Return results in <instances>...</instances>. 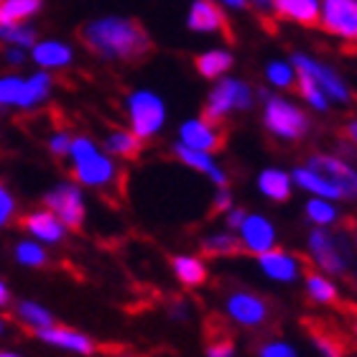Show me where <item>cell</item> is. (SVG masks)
I'll list each match as a JSON object with an SVG mask.
<instances>
[{"mask_svg": "<svg viewBox=\"0 0 357 357\" xmlns=\"http://www.w3.org/2000/svg\"><path fill=\"white\" fill-rule=\"evenodd\" d=\"M23 89V77L3 75L0 77V107H18Z\"/></svg>", "mask_w": 357, "mask_h": 357, "instance_id": "obj_35", "label": "cell"}, {"mask_svg": "<svg viewBox=\"0 0 357 357\" xmlns=\"http://www.w3.org/2000/svg\"><path fill=\"white\" fill-rule=\"evenodd\" d=\"M69 146H72V135H69L67 130H56V133L49 138V151H52V156H56V158H67Z\"/></svg>", "mask_w": 357, "mask_h": 357, "instance_id": "obj_40", "label": "cell"}, {"mask_svg": "<svg viewBox=\"0 0 357 357\" xmlns=\"http://www.w3.org/2000/svg\"><path fill=\"white\" fill-rule=\"evenodd\" d=\"M291 67L296 69V72H304L306 77H312L314 82L321 87V92L327 95L329 102H340V105L350 102L352 95H350L347 82L340 77V72H335V69L327 67V64H321L319 59L306 56V54H294V56H291Z\"/></svg>", "mask_w": 357, "mask_h": 357, "instance_id": "obj_8", "label": "cell"}, {"mask_svg": "<svg viewBox=\"0 0 357 357\" xmlns=\"http://www.w3.org/2000/svg\"><path fill=\"white\" fill-rule=\"evenodd\" d=\"M79 41L97 59L135 64L153 52L151 33L138 18L128 15H102L79 26Z\"/></svg>", "mask_w": 357, "mask_h": 357, "instance_id": "obj_1", "label": "cell"}, {"mask_svg": "<svg viewBox=\"0 0 357 357\" xmlns=\"http://www.w3.org/2000/svg\"><path fill=\"white\" fill-rule=\"evenodd\" d=\"M207 357H235V340L230 335H217L209 340Z\"/></svg>", "mask_w": 357, "mask_h": 357, "instance_id": "obj_37", "label": "cell"}, {"mask_svg": "<svg viewBox=\"0 0 357 357\" xmlns=\"http://www.w3.org/2000/svg\"><path fill=\"white\" fill-rule=\"evenodd\" d=\"M15 215V197L8 192L6 184H0V227H6Z\"/></svg>", "mask_w": 357, "mask_h": 357, "instance_id": "obj_39", "label": "cell"}, {"mask_svg": "<svg viewBox=\"0 0 357 357\" xmlns=\"http://www.w3.org/2000/svg\"><path fill=\"white\" fill-rule=\"evenodd\" d=\"M258 357H298L296 350L291 344L281 342V340H271L258 347Z\"/></svg>", "mask_w": 357, "mask_h": 357, "instance_id": "obj_38", "label": "cell"}, {"mask_svg": "<svg viewBox=\"0 0 357 357\" xmlns=\"http://www.w3.org/2000/svg\"><path fill=\"white\" fill-rule=\"evenodd\" d=\"M232 207V194L227 186H220L215 194V207H212V212H217V215H225L227 209Z\"/></svg>", "mask_w": 357, "mask_h": 357, "instance_id": "obj_41", "label": "cell"}, {"mask_svg": "<svg viewBox=\"0 0 357 357\" xmlns=\"http://www.w3.org/2000/svg\"><path fill=\"white\" fill-rule=\"evenodd\" d=\"M306 217L317 227H329V225H335L340 220V212H337V207L329 199H319L317 197V199L306 202Z\"/></svg>", "mask_w": 357, "mask_h": 357, "instance_id": "obj_33", "label": "cell"}, {"mask_svg": "<svg viewBox=\"0 0 357 357\" xmlns=\"http://www.w3.org/2000/svg\"><path fill=\"white\" fill-rule=\"evenodd\" d=\"M232 64H235V56L225 49H209V52H202L199 56H194V69L204 79H220L222 75L230 72Z\"/></svg>", "mask_w": 357, "mask_h": 357, "instance_id": "obj_25", "label": "cell"}, {"mask_svg": "<svg viewBox=\"0 0 357 357\" xmlns=\"http://www.w3.org/2000/svg\"><path fill=\"white\" fill-rule=\"evenodd\" d=\"M123 357H128V355H123Z\"/></svg>", "mask_w": 357, "mask_h": 357, "instance_id": "obj_51", "label": "cell"}, {"mask_svg": "<svg viewBox=\"0 0 357 357\" xmlns=\"http://www.w3.org/2000/svg\"><path fill=\"white\" fill-rule=\"evenodd\" d=\"M178 143L186 149L204 151V153H217L225 149V130L220 123H212L207 118H189L178 128Z\"/></svg>", "mask_w": 357, "mask_h": 357, "instance_id": "obj_11", "label": "cell"}, {"mask_svg": "<svg viewBox=\"0 0 357 357\" xmlns=\"http://www.w3.org/2000/svg\"><path fill=\"white\" fill-rule=\"evenodd\" d=\"M263 100H266L263 102V126L271 135H275L278 141L296 143L309 133L312 120L296 102L283 100V97H271L266 92H263Z\"/></svg>", "mask_w": 357, "mask_h": 357, "instance_id": "obj_3", "label": "cell"}, {"mask_svg": "<svg viewBox=\"0 0 357 357\" xmlns=\"http://www.w3.org/2000/svg\"><path fill=\"white\" fill-rule=\"evenodd\" d=\"M44 207L59 220L67 230H79L87 217V207H84V194L79 184L75 181H61V184L52 186L44 194Z\"/></svg>", "mask_w": 357, "mask_h": 357, "instance_id": "obj_7", "label": "cell"}, {"mask_svg": "<svg viewBox=\"0 0 357 357\" xmlns=\"http://www.w3.org/2000/svg\"><path fill=\"white\" fill-rule=\"evenodd\" d=\"M69 174L77 184L87 189H110L118 181V164L110 153H105L89 135H77L69 146Z\"/></svg>", "mask_w": 357, "mask_h": 357, "instance_id": "obj_2", "label": "cell"}, {"mask_svg": "<svg viewBox=\"0 0 357 357\" xmlns=\"http://www.w3.org/2000/svg\"><path fill=\"white\" fill-rule=\"evenodd\" d=\"M174 156H176L184 166L194 169V172L209 176V181H215L217 186L227 184V174H225V169H220V164L215 161V153H204V151L186 149V146H181V143L176 141L174 143Z\"/></svg>", "mask_w": 357, "mask_h": 357, "instance_id": "obj_20", "label": "cell"}, {"mask_svg": "<svg viewBox=\"0 0 357 357\" xmlns=\"http://www.w3.org/2000/svg\"><path fill=\"white\" fill-rule=\"evenodd\" d=\"M15 317H18V321H21L23 327L33 329V332L54 324L52 312L46 306L36 304V301H21V304L15 306Z\"/></svg>", "mask_w": 357, "mask_h": 357, "instance_id": "obj_30", "label": "cell"}, {"mask_svg": "<svg viewBox=\"0 0 357 357\" xmlns=\"http://www.w3.org/2000/svg\"><path fill=\"white\" fill-rule=\"evenodd\" d=\"M296 72V69H294ZM296 92L301 97H304V102L312 107V110H317V112H327L329 110V100H327V95L321 92V87L317 82H314L312 77H306L304 72H296Z\"/></svg>", "mask_w": 357, "mask_h": 357, "instance_id": "obj_31", "label": "cell"}, {"mask_svg": "<svg viewBox=\"0 0 357 357\" xmlns=\"http://www.w3.org/2000/svg\"><path fill=\"white\" fill-rule=\"evenodd\" d=\"M291 181L296 186H301L304 192L319 197V199H332V202L347 199V194H344L342 186L335 184V181L327 178L324 174L309 169V166H296V169L291 172Z\"/></svg>", "mask_w": 357, "mask_h": 357, "instance_id": "obj_18", "label": "cell"}, {"mask_svg": "<svg viewBox=\"0 0 357 357\" xmlns=\"http://www.w3.org/2000/svg\"><path fill=\"white\" fill-rule=\"evenodd\" d=\"M21 227L29 232L33 240H38L41 245H56V243H61L64 235H67V227H64L46 207L29 212V215L21 220Z\"/></svg>", "mask_w": 357, "mask_h": 357, "instance_id": "obj_16", "label": "cell"}, {"mask_svg": "<svg viewBox=\"0 0 357 357\" xmlns=\"http://www.w3.org/2000/svg\"><path fill=\"white\" fill-rule=\"evenodd\" d=\"M253 102H255V97H253L250 84L243 82V79H235V77H225V79L220 77V82L209 89L202 118H207V120H212V123H220V126H222L225 118H230L232 112L250 110Z\"/></svg>", "mask_w": 357, "mask_h": 357, "instance_id": "obj_6", "label": "cell"}, {"mask_svg": "<svg viewBox=\"0 0 357 357\" xmlns=\"http://www.w3.org/2000/svg\"><path fill=\"white\" fill-rule=\"evenodd\" d=\"M314 342H317V350L321 352V357H344L342 342H340V340H335L332 335L314 332Z\"/></svg>", "mask_w": 357, "mask_h": 357, "instance_id": "obj_36", "label": "cell"}, {"mask_svg": "<svg viewBox=\"0 0 357 357\" xmlns=\"http://www.w3.org/2000/svg\"><path fill=\"white\" fill-rule=\"evenodd\" d=\"M255 258H258V268L275 283H296L304 273L301 258L289 253V250H281V248H271Z\"/></svg>", "mask_w": 357, "mask_h": 357, "instance_id": "obj_13", "label": "cell"}, {"mask_svg": "<svg viewBox=\"0 0 357 357\" xmlns=\"http://www.w3.org/2000/svg\"><path fill=\"white\" fill-rule=\"evenodd\" d=\"M0 335H3V319H0Z\"/></svg>", "mask_w": 357, "mask_h": 357, "instance_id": "obj_50", "label": "cell"}, {"mask_svg": "<svg viewBox=\"0 0 357 357\" xmlns=\"http://www.w3.org/2000/svg\"><path fill=\"white\" fill-rule=\"evenodd\" d=\"M172 317L176 321H181V319H186V317H189V309H186L184 304H181V301H176V304L172 306Z\"/></svg>", "mask_w": 357, "mask_h": 357, "instance_id": "obj_46", "label": "cell"}, {"mask_svg": "<svg viewBox=\"0 0 357 357\" xmlns=\"http://www.w3.org/2000/svg\"><path fill=\"white\" fill-rule=\"evenodd\" d=\"M273 13L283 21L314 29L319 26V0H273Z\"/></svg>", "mask_w": 357, "mask_h": 357, "instance_id": "obj_21", "label": "cell"}, {"mask_svg": "<svg viewBox=\"0 0 357 357\" xmlns=\"http://www.w3.org/2000/svg\"><path fill=\"white\" fill-rule=\"evenodd\" d=\"M266 79L278 89H291L294 84H296V72H294V67H291V61L275 59V61H268Z\"/></svg>", "mask_w": 357, "mask_h": 357, "instance_id": "obj_34", "label": "cell"}, {"mask_svg": "<svg viewBox=\"0 0 357 357\" xmlns=\"http://www.w3.org/2000/svg\"><path fill=\"white\" fill-rule=\"evenodd\" d=\"M309 255L321 273H327L329 278L347 275L350 271V243L344 235L327 230V227H314L309 232Z\"/></svg>", "mask_w": 357, "mask_h": 357, "instance_id": "obj_4", "label": "cell"}, {"mask_svg": "<svg viewBox=\"0 0 357 357\" xmlns=\"http://www.w3.org/2000/svg\"><path fill=\"white\" fill-rule=\"evenodd\" d=\"M172 271L176 275V281L186 289H197L202 283H207V266L199 255H174L172 258Z\"/></svg>", "mask_w": 357, "mask_h": 357, "instance_id": "obj_24", "label": "cell"}, {"mask_svg": "<svg viewBox=\"0 0 357 357\" xmlns=\"http://www.w3.org/2000/svg\"><path fill=\"white\" fill-rule=\"evenodd\" d=\"M186 26L194 33H225L230 36V26H227V15L222 6H217L215 0H194L186 15Z\"/></svg>", "mask_w": 357, "mask_h": 357, "instance_id": "obj_15", "label": "cell"}, {"mask_svg": "<svg viewBox=\"0 0 357 357\" xmlns=\"http://www.w3.org/2000/svg\"><path fill=\"white\" fill-rule=\"evenodd\" d=\"M6 59H8V64L18 67V64H23V61H26V49H18V46H8V49H6Z\"/></svg>", "mask_w": 357, "mask_h": 357, "instance_id": "obj_43", "label": "cell"}, {"mask_svg": "<svg viewBox=\"0 0 357 357\" xmlns=\"http://www.w3.org/2000/svg\"><path fill=\"white\" fill-rule=\"evenodd\" d=\"M31 59L36 61L44 72H49V69H64L75 61V49L64 44V41L46 38V41H36V44L31 46Z\"/></svg>", "mask_w": 357, "mask_h": 357, "instance_id": "obj_19", "label": "cell"}, {"mask_svg": "<svg viewBox=\"0 0 357 357\" xmlns=\"http://www.w3.org/2000/svg\"><path fill=\"white\" fill-rule=\"evenodd\" d=\"M225 215H227V227H230V230H238L240 222L245 220L248 212H245L243 207H230L227 212H225Z\"/></svg>", "mask_w": 357, "mask_h": 357, "instance_id": "obj_42", "label": "cell"}, {"mask_svg": "<svg viewBox=\"0 0 357 357\" xmlns=\"http://www.w3.org/2000/svg\"><path fill=\"white\" fill-rule=\"evenodd\" d=\"M217 6H225V8H230V10H248V0H215Z\"/></svg>", "mask_w": 357, "mask_h": 357, "instance_id": "obj_44", "label": "cell"}, {"mask_svg": "<svg viewBox=\"0 0 357 357\" xmlns=\"http://www.w3.org/2000/svg\"><path fill=\"white\" fill-rule=\"evenodd\" d=\"M8 301H10V291H8L6 283L0 281V306H6Z\"/></svg>", "mask_w": 357, "mask_h": 357, "instance_id": "obj_47", "label": "cell"}, {"mask_svg": "<svg viewBox=\"0 0 357 357\" xmlns=\"http://www.w3.org/2000/svg\"><path fill=\"white\" fill-rule=\"evenodd\" d=\"M52 89H54V77L49 72H36V75L26 77L21 89V100H18L15 110H33L38 105H44L52 97Z\"/></svg>", "mask_w": 357, "mask_h": 357, "instance_id": "obj_22", "label": "cell"}, {"mask_svg": "<svg viewBox=\"0 0 357 357\" xmlns=\"http://www.w3.org/2000/svg\"><path fill=\"white\" fill-rule=\"evenodd\" d=\"M13 258L15 263H21L26 268H44L49 263L46 248L41 243H36V240H21V243H15Z\"/></svg>", "mask_w": 357, "mask_h": 357, "instance_id": "obj_32", "label": "cell"}, {"mask_svg": "<svg viewBox=\"0 0 357 357\" xmlns=\"http://www.w3.org/2000/svg\"><path fill=\"white\" fill-rule=\"evenodd\" d=\"M344 133H347V138H350L352 143H355V135H357V126H355V120H352V123H347V128H344Z\"/></svg>", "mask_w": 357, "mask_h": 357, "instance_id": "obj_48", "label": "cell"}, {"mask_svg": "<svg viewBox=\"0 0 357 357\" xmlns=\"http://www.w3.org/2000/svg\"><path fill=\"white\" fill-rule=\"evenodd\" d=\"M306 294H309L312 301L324 304V306H332L340 301L337 283L332 281L327 273H321V271H309V273H306Z\"/></svg>", "mask_w": 357, "mask_h": 357, "instance_id": "obj_27", "label": "cell"}, {"mask_svg": "<svg viewBox=\"0 0 357 357\" xmlns=\"http://www.w3.org/2000/svg\"><path fill=\"white\" fill-rule=\"evenodd\" d=\"M105 153H110L112 158H123V161H135L141 156L143 141L135 133H130L128 128H112L102 146Z\"/></svg>", "mask_w": 357, "mask_h": 357, "instance_id": "obj_23", "label": "cell"}, {"mask_svg": "<svg viewBox=\"0 0 357 357\" xmlns=\"http://www.w3.org/2000/svg\"><path fill=\"white\" fill-rule=\"evenodd\" d=\"M240 250L253 255H261L271 248H275V225L263 215H245V220L238 227Z\"/></svg>", "mask_w": 357, "mask_h": 357, "instance_id": "obj_12", "label": "cell"}, {"mask_svg": "<svg viewBox=\"0 0 357 357\" xmlns=\"http://www.w3.org/2000/svg\"><path fill=\"white\" fill-rule=\"evenodd\" d=\"M126 115L130 126L128 130L138 135L141 141H151L161 133L166 123V105L151 89H133L126 97Z\"/></svg>", "mask_w": 357, "mask_h": 357, "instance_id": "obj_5", "label": "cell"}, {"mask_svg": "<svg viewBox=\"0 0 357 357\" xmlns=\"http://www.w3.org/2000/svg\"><path fill=\"white\" fill-rule=\"evenodd\" d=\"M291 186H294L291 174L283 172V169L271 166V169H263V172L258 174V189H261V194L268 197V199L286 202L291 197Z\"/></svg>", "mask_w": 357, "mask_h": 357, "instance_id": "obj_26", "label": "cell"}, {"mask_svg": "<svg viewBox=\"0 0 357 357\" xmlns=\"http://www.w3.org/2000/svg\"><path fill=\"white\" fill-rule=\"evenodd\" d=\"M225 314H227L238 327L255 329V327H263L268 321L271 306H268L266 298H263L261 294H255V291L235 289L225 298Z\"/></svg>", "mask_w": 357, "mask_h": 357, "instance_id": "obj_9", "label": "cell"}, {"mask_svg": "<svg viewBox=\"0 0 357 357\" xmlns=\"http://www.w3.org/2000/svg\"><path fill=\"white\" fill-rule=\"evenodd\" d=\"M0 357H23V355L15 350H0Z\"/></svg>", "mask_w": 357, "mask_h": 357, "instance_id": "obj_49", "label": "cell"}, {"mask_svg": "<svg viewBox=\"0 0 357 357\" xmlns=\"http://www.w3.org/2000/svg\"><path fill=\"white\" fill-rule=\"evenodd\" d=\"M306 166H309V169H314V172L324 174V176L332 178L335 184H340L347 197H355L357 174H355V169H352L350 164H344L342 158L327 156V153H314V156H309Z\"/></svg>", "mask_w": 357, "mask_h": 357, "instance_id": "obj_17", "label": "cell"}, {"mask_svg": "<svg viewBox=\"0 0 357 357\" xmlns=\"http://www.w3.org/2000/svg\"><path fill=\"white\" fill-rule=\"evenodd\" d=\"M202 253L209 255V258H230V255H238L240 253L238 235H232V232L207 235V238L202 240Z\"/></svg>", "mask_w": 357, "mask_h": 357, "instance_id": "obj_29", "label": "cell"}, {"mask_svg": "<svg viewBox=\"0 0 357 357\" xmlns=\"http://www.w3.org/2000/svg\"><path fill=\"white\" fill-rule=\"evenodd\" d=\"M41 8H44V0H0V23L3 26L26 23Z\"/></svg>", "mask_w": 357, "mask_h": 357, "instance_id": "obj_28", "label": "cell"}, {"mask_svg": "<svg viewBox=\"0 0 357 357\" xmlns=\"http://www.w3.org/2000/svg\"><path fill=\"white\" fill-rule=\"evenodd\" d=\"M319 26L332 36L355 44L357 0H319Z\"/></svg>", "mask_w": 357, "mask_h": 357, "instance_id": "obj_10", "label": "cell"}, {"mask_svg": "<svg viewBox=\"0 0 357 357\" xmlns=\"http://www.w3.org/2000/svg\"><path fill=\"white\" fill-rule=\"evenodd\" d=\"M248 6L261 13H273V0H248Z\"/></svg>", "mask_w": 357, "mask_h": 357, "instance_id": "obj_45", "label": "cell"}, {"mask_svg": "<svg viewBox=\"0 0 357 357\" xmlns=\"http://www.w3.org/2000/svg\"><path fill=\"white\" fill-rule=\"evenodd\" d=\"M33 335L41 340V342L52 344V347H59L64 352H72V355L79 357H89L95 355V340L87 337L79 329L72 327H61V324H49L44 329H36Z\"/></svg>", "mask_w": 357, "mask_h": 357, "instance_id": "obj_14", "label": "cell"}]
</instances>
